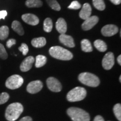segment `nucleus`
Instances as JSON below:
<instances>
[{
    "mask_svg": "<svg viewBox=\"0 0 121 121\" xmlns=\"http://www.w3.org/2000/svg\"><path fill=\"white\" fill-rule=\"evenodd\" d=\"M24 107L20 103H13L7 107L5 112V118L8 121H15L23 112Z\"/></svg>",
    "mask_w": 121,
    "mask_h": 121,
    "instance_id": "obj_1",
    "label": "nucleus"
},
{
    "mask_svg": "<svg viewBox=\"0 0 121 121\" xmlns=\"http://www.w3.org/2000/svg\"><path fill=\"white\" fill-rule=\"evenodd\" d=\"M22 20L29 25L35 26L39 24V19L35 15L32 13H25L22 15Z\"/></svg>",
    "mask_w": 121,
    "mask_h": 121,
    "instance_id": "obj_12",
    "label": "nucleus"
},
{
    "mask_svg": "<svg viewBox=\"0 0 121 121\" xmlns=\"http://www.w3.org/2000/svg\"><path fill=\"white\" fill-rule=\"evenodd\" d=\"M10 96L7 93H2L0 94V105L6 103L9 100Z\"/></svg>",
    "mask_w": 121,
    "mask_h": 121,
    "instance_id": "obj_28",
    "label": "nucleus"
},
{
    "mask_svg": "<svg viewBox=\"0 0 121 121\" xmlns=\"http://www.w3.org/2000/svg\"><path fill=\"white\" fill-rule=\"evenodd\" d=\"M46 1L48 3V5L53 10L58 11L60 10V4H58V2H57L56 0H46Z\"/></svg>",
    "mask_w": 121,
    "mask_h": 121,
    "instance_id": "obj_26",
    "label": "nucleus"
},
{
    "mask_svg": "<svg viewBox=\"0 0 121 121\" xmlns=\"http://www.w3.org/2000/svg\"><path fill=\"white\" fill-rule=\"evenodd\" d=\"M16 43V40L14 39H10L9 40H7L6 42V46L7 48H10L13 45H15Z\"/></svg>",
    "mask_w": 121,
    "mask_h": 121,
    "instance_id": "obj_32",
    "label": "nucleus"
},
{
    "mask_svg": "<svg viewBox=\"0 0 121 121\" xmlns=\"http://www.w3.org/2000/svg\"><path fill=\"white\" fill-rule=\"evenodd\" d=\"M93 4L95 8L99 11H103L105 9L104 0H93Z\"/></svg>",
    "mask_w": 121,
    "mask_h": 121,
    "instance_id": "obj_24",
    "label": "nucleus"
},
{
    "mask_svg": "<svg viewBox=\"0 0 121 121\" xmlns=\"http://www.w3.org/2000/svg\"><path fill=\"white\" fill-rule=\"evenodd\" d=\"M114 114L117 119L119 121H121V104L117 103L113 107Z\"/></svg>",
    "mask_w": 121,
    "mask_h": 121,
    "instance_id": "obj_27",
    "label": "nucleus"
},
{
    "mask_svg": "<svg viewBox=\"0 0 121 121\" xmlns=\"http://www.w3.org/2000/svg\"><path fill=\"white\" fill-rule=\"evenodd\" d=\"M7 13L6 10H2L0 11V19H4L5 17L7 16Z\"/></svg>",
    "mask_w": 121,
    "mask_h": 121,
    "instance_id": "obj_33",
    "label": "nucleus"
},
{
    "mask_svg": "<svg viewBox=\"0 0 121 121\" xmlns=\"http://www.w3.org/2000/svg\"><path fill=\"white\" fill-rule=\"evenodd\" d=\"M50 55L57 60H69L73 58V54L69 50L60 46H53L49 50Z\"/></svg>",
    "mask_w": 121,
    "mask_h": 121,
    "instance_id": "obj_2",
    "label": "nucleus"
},
{
    "mask_svg": "<svg viewBox=\"0 0 121 121\" xmlns=\"http://www.w3.org/2000/svg\"><path fill=\"white\" fill-rule=\"evenodd\" d=\"M92 9L90 4L88 3H85L83 4L82 9L79 13V16L81 19L86 20L90 17L91 15Z\"/></svg>",
    "mask_w": 121,
    "mask_h": 121,
    "instance_id": "obj_15",
    "label": "nucleus"
},
{
    "mask_svg": "<svg viewBox=\"0 0 121 121\" xmlns=\"http://www.w3.org/2000/svg\"><path fill=\"white\" fill-rule=\"evenodd\" d=\"M53 28V22L52 19L49 17L46 18L44 21L43 29L45 32L50 33Z\"/></svg>",
    "mask_w": 121,
    "mask_h": 121,
    "instance_id": "obj_23",
    "label": "nucleus"
},
{
    "mask_svg": "<svg viewBox=\"0 0 121 121\" xmlns=\"http://www.w3.org/2000/svg\"><path fill=\"white\" fill-rule=\"evenodd\" d=\"M48 89L53 92H60L62 90V85L60 81L53 77H50L47 80Z\"/></svg>",
    "mask_w": 121,
    "mask_h": 121,
    "instance_id": "obj_8",
    "label": "nucleus"
},
{
    "mask_svg": "<svg viewBox=\"0 0 121 121\" xmlns=\"http://www.w3.org/2000/svg\"><path fill=\"white\" fill-rule=\"evenodd\" d=\"M118 32V28L115 25L109 24L103 27L101 33L104 37H112Z\"/></svg>",
    "mask_w": 121,
    "mask_h": 121,
    "instance_id": "obj_9",
    "label": "nucleus"
},
{
    "mask_svg": "<svg viewBox=\"0 0 121 121\" xmlns=\"http://www.w3.org/2000/svg\"><path fill=\"white\" fill-rule=\"evenodd\" d=\"M9 29L7 26H2L0 28V40H4L8 37Z\"/></svg>",
    "mask_w": 121,
    "mask_h": 121,
    "instance_id": "obj_25",
    "label": "nucleus"
},
{
    "mask_svg": "<svg viewBox=\"0 0 121 121\" xmlns=\"http://www.w3.org/2000/svg\"><path fill=\"white\" fill-rule=\"evenodd\" d=\"M119 82H121V76H119Z\"/></svg>",
    "mask_w": 121,
    "mask_h": 121,
    "instance_id": "obj_38",
    "label": "nucleus"
},
{
    "mask_svg": "<svg viewBox=\"0 0 121 121\" xmlns=\"http://www.w3.org/2000/svg\"><path fill=\"white\" fill-rule=\"evenodd\" d=\"M60 41L65 46L69 48H73L75 47L74 40L71 36L66 34H60L59 37Z\"/></svg>",
    "mask_w": 121,
    "mask_h": 121,
    "instance_id": "obj_13",
    "label": "nucleus"
},
{
    "mask_svg": "<svg viewBox=\"0 0 121 121\" xmlns=\"http://www.w3.org/2000/svg\"><path fill=\"white\" fill-rule=\"evenodd\" d=\"M43 83L40 80H35L30 82L28 85L26 90L30 94H36L40 91L43 88Z\"/></svg>",
    "mask_w": 121,
    "mask_h": 121,
    "instance_id": "obj_10",
    "label": "nucleus"
},
{
    "mask_svg": "<svg viewBox=\"0 0 121 121\" xmlns=\"http://www.w3.org/2000/svg\"><path fill=\"white\" fill-rule=\"evenodd\" d=\"M19 121H33V119L29 116H26V117L22 118Z\"/></svg>",
    "mask_w": 121,
    "mask_h": 121,
    "instance_id": "obj_34",
    "label": "nucleus"
},
{
    "mask_svg": "<svg viewBox=\"0 0 121 121\" xmlns=\"http://www.w3.org/2000/svg\"><path fill=\"white\" fill-rule=\"evenodd\" d=\"M117 61H118V64L121 66V55H119V56L118 57Z\"/></svg>",
    "mask_w": 121,
    "mask_h": 121,
    "instance_id": "obj_37",
    "label": "nucleus"
},
{
    "mask_svg": "<svg viewBox=\"0 0 121 121\" xmlns=\"http://www.w3.org/2000/svg\"><path fill=\"white\" fill-rule=\"evenodd\" d=\"M94 121H105L103 118L101 116H96L95 117Z\"/></svg>",
    "mask_w": 121,
    "mask_h": 121,
    "instance_id": "obj_35",
    "label": "nucleus"
},
{
    "mask_svg": "<svg viewBox=\"0 0 121 121\" xmlns=\"http://www.w3.org/2000/svg\"><path fill=\"white\" fill-rule=\"evenodd\" d=\"M47 63V57L43 55H38L35 58V66L37 68H40L44 66Z\"/></svg>",
    "mask_w": 121,
    "mask_h": 121,
    "instance_id": "obj_21",
    "label": "nucleus"
},
{
    "mask_svg": "<svg viewBox=\"0 0 121 121\" xmlns=\"http://www.w3.org/2000/svg\"><path fill=\"white\" fill-rule=\"evenodd\" d=\"M23 83L24 79L21 76L13 75L7 78L6 81L5 85L9 89L15 90L22 86Z\"/></svg>",
    "mask_w": 121,
    "mask_h": 121,
    "instance_id": "obj_6",
    "label": "nucleus"
},
{
    "mask_svg": "<svg viewBox=\"0 0 121 121\" xmlns=\"http://www.w3.org/2000/svg\"><path fill=\"white\" fill-rule=\"evenodd\" d=\"M56 28L60 34H65L67 31V23L64 19L60 17L57 20L56 24Z\"/></svg>",
    "mask_w": 121,
    "mask_h": 121,
    "instance_id": "obj_16",
    "label": "nucleus"
},
{
    "mask_svg": "<svg viewBox=\"0 0 121 121\" xmlns=\"http://www.w3.org/2000/svg\"><path fill=\"white\" fill-rule=\"evenodd\" d=\"M81 7V4L78 1H72L69 5L68 6V9H72V10H78Z\"/></svg>",
    "mask_w": 121,
    "mask_h": 121,
    "instance_id": "obj_30",
    "label": "nucleus"
},
{
    "mask_svg": "<svg viewBox=\"0 0 121 121\" xmlns=\"http://www.w3.org/2000/svg\"><path fill=\"white\" fill-rule=\"evenodd\" d=\"M68 116L73 121H90V115L85 110L77 107H71L67 110Z\"/></svg>",
    "mask_w": 121,
    "mask_h": 121,
    "instance_id": "obj_3",
    "label": "nucleus"
},
{
    "mask_svg": "<svg viewBox=\"0 0 121 121\" xmlns=\"http://www.w3.org/2000/svg\"><path fill=\"white\" fill-rule=\"evenodd\" d=\"M8 57V54L4 48V45L0 43V58L3 60H6Z\"/></svg>",
    "mask_w": 121,
    "mask_h": 121,
    "instance_id": "obj_29",
    "label": "nucleus"
},
{
    "mask_svg": "<svg viewBox=\"0 0 121 121\" xmlns=\"http://www.w3.org/2000/svg\"><path fill=\"white\" fill-rule=\"evenodd\" d=\"M114 56L112 52H108L104 56L102 60L103 67L106 70H109L114 65Z\"/></svg>",
    "mask_w": 121,
    "mask_h": 121,
    "instance_id": "obj_7",
    "label": "nucleus"
},
{
    "mask_svg": "<svg viewBox=\"0 0 121 121\" xmlns=\"http://www.w3.org/2000/svg\"><path fill=\"white\" fill-rule=\"evenodd\" d=\"M99 17L96 16H90L87 19L85 20V22L81 25V28L85 31H87L91 29L99 22Z\"/></svg>",
    "mask_w": 121,
    "mask_h": 121,
    "instance_id": "obj_11",
    "label": "nucleus"
},
{
    "mask_svg": "<svg viewBox=\"0 0 121 121\" xmlns=\"http://www.w3.org/2000/svg\"><path fill=\"white\" fill-rule=\"evenodd\" d=\"M35 61V58L33 56H29L24 60L21 63L20 69L22 72H27L32 67Z\"/></svg>",
    "mask_w": 121,
    "mask_h": 121,
    "instance_id": "obj_14",
    "label": "nucleus"
},
{
    "mask_svg": "<svg viewBox=\"0 0 121 121\" xmlns=\"http://www.w3.org/2000/svg\"><path fill=\"white\" fill-rule=\"evenodd\" d=\"M25 4L29 8L40 7L43 5V2L41 0H26Z\"/></svg>",
    "mask_w": 121,
    "mask_h": 121,
    "instance_id": "obj_22",
    "label": "nucleus"
},
{
    "mask_svg": "<svg viewBox=\"0 0 121 121\" xmlns=\"http://www.w3.org/2000/svg\"><path fill=\"white\" fill-rule=\"evenodd\" d=\"M11 28L13 30V31L17 33L19 35H23L24 34V30L22 26V24L18 21H13L12 23Z\"/></svg>",
    "mask_w": 121,
    "mask_h": 121,
    "instance_id": "obj_18",
    "label": "nucleus"
},
{
    "mask_svg": "<svg viewBox=\"0 0 121 121\" xmlns=\"http://www.w3.org/2000/svg\"><path fill=\"white\" fill-rule=\"evenodd\" d=\"M19 50L22 53L24 56H26L29 52L28 46L25 43H22L21 46L19 48Z\"/></svg>",
    "mask_w": 121,
    "mask_h": 121,
    "instance_id": "obj_31",
    "label": "nucleus"
},
{
    "mask_svg": "<svg viewBox=\"0 0 121 121\" xmlns=\"http://www.w3.org/2000/svg\"><path fill=\"white\" fill-rule=\"evenodd\" d=\"M46 43V39L44 37L36 38L31 40V44L35 48H42L45 46Z\"/></svg>",
    "mask_w": 121,
    "mask_h": 121,
    "instance_id": "obj_17",
    "label": "nucleus"
},
{
    "mask_svg": "<svg viewBox=\"0 0 121 121\" xmlns=\"http://www.w3.org/2000/svg\"><path fill=\"white\" fill-rule=\"evenodd\" d=\"M81 49L85 52H91L93 51L91 42L88 39H85L81 42Z\"/></svg>",
    "mask_w": 121,
    "mask_h": 121,
    "instance_id": "obj_19",
    "label": "nucleus"
},
{
    "mask_svg": "<svg viewBox=\"0 0 121 121\" xmlns=\"http://www.w3.org/2000/svg\"><path fill=\"white\" fill-rule=\"evenodd\" d=\"M95 47L100 52H105L107 49V45L103 40L100 39H97L94 43Z\"/></svg>",
    "mask_w": 121,
    "mask_h": 121,
    "instance_id": "obj_20",
    "label": "nucleus"
},
{
    "mask_svg": "<svg viewBox=\"0 0 121 121\" xmlns=\"http://www.w3.org/2000/svg\"><path fill=\"white\" fill-rule=\"evenodd\" d=\"M78 79L82 84L91 87H97L100 84V80L94 74L82 72L78 75Z\"/></svg>",
    "mask_w": 121,
    "mask_h": 121,
    "instance_id": "obj_4",
    "label": "nucleus"
},
{
    "mask_svg": "<svg viewBox=\"0 0 121 121\" xmlns=\"http://www.w3.org/2000/svg\"><path fill=\"white\" fill-rule=\"evenodd\" d=\"M87 94L86 89L82 87H76L67 94V99L70 102H79L85 99Z\"/></svg>",
    "mask_w": 121,
    "mask_h": 121,
    "instance_id": "obj_5",
    "label": "nucleus"
},
{
    "mask_svg": "<svg viewBox=\"0 0 121 121\" xmlns=\"http://www.w3.org/2000/svg\"><path fill=\"white\" fill-rule=\"evenodd\" d=\"M110 1L115 5H118L121 3V0H110Z\"/></svg>",
    "mask_w": 121,
    "mask_h": 121,
    "instance_id": "obj_36",
    "label": "nucleus"
}]
</instances>
